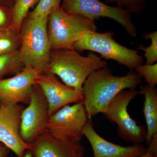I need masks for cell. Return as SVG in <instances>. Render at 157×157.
<instances>
[{
    "instance_id": "obj_11",
    "label": "cell",
    "mask_w": 157,
    "mask_h": 157,
    "mask_svg": "<svg viewBox=\"0 0 157 157\" xmlns=\"http://www.w3.org/2000/svg\"><path fill=\"white\" fill-rule=\"evenodd\" d=\"M38 73L25 67L13 77L0 80V106L28 104Z\"/></svg>"
},
{
    "instance_id": "obj_26",
    "label": "cell",
    "mask_w": 157,
    "mask_h": 157,
    "mask_svg": "<svg viewBox=\"0 0 157 157\" xmlns=\"http://www.w3.org/2000/svg\"><path fill=\"white\" fill-rule=\"evenodd\" d=\"M14 0H0V5L12 8Z\"/></svg>"
},
{
    "instance_id": "obj_20",
    "label": "cell",
    "mask_w": 157,
    "mask_h": 157,
    "mask_svg": "<svg viewBox=\"0 0 157 157\" xmlns=\"http://www.w3.org/2000/svg\"><path fill=\"white\" fill-rule=\"evenodd\" d=\"M142 36L145 40L150 39L151 44L148 47L140 46L139 49L144 52V56L146 59L145 65H152L157 62V31L143 34Z\"/></svg>"
},
{
    "instance_id": "obj_27",
    "label": "cell",
    "mask_w": 157,
    "mask_h": 157,
    "mask_svg": "<svg viewBox=\"0 0 157 157\" xmlns=\"http://www.w3.org/2000/svg\"><path fill=\"white\" fill-rule=\"evenodd\" d=\"M23 157H33L29 151H26L25 152Z\"/></svg>"
},
{
    "instance_id": "obj_19",
    "label": "cell",
    "mask_w": 157,
    "mask_h": 157,
    "mask_svg": "<svg viewBox=\"0 0 157 157\" xmlns=\"http://www.w3.org/2000/svg\"><path fill=\"white\" fill-rule=\"evenodd\" d=\"M62 0H39L35 8L29 12L27 16L32 18H39L48 16L56 7L61 6Z\"/></svg>"
},
{
    "instance_id": "obj_2",
    "label": "cell",
    "mask_w": 157,
    "mask_h": 157,
    "mask_svg": "<svg viewBox=\"0 0 157 157\" xmlns=\"http://www.w3.org/2000/svg\"><path fill=\"white\" fill-rule=\"evenodd\" d=\"M94 52L83 56L74 49H51L50 60L45 73L58 76L65 85L82 93L88 76L107 66V63Z\"/></svg>"
},
{
    "instance_id": "obj_7",
    "label": "cell",
    "mask_w": 157,
    "mask_h": 157,
    "mask_svg": "<svg viewBox=\"0 0 157 157\" xmlns=\"http://www.w3.org/2000/svg\"><path fill=\"white\" fill-rule=\"evenodd\" d=\"M61 8L66 13L79 14L92 20L107 17L121 25L130 36L137 35L131 13L119 6H109L100 0H62Z\"/></svg>"
},
{
    "instance_id": "obj_5",
    "label": "cell",
    "mask_w": 157,
    "mask_h": 157,
    "mask_svg": "<svg viewBox=\"0 0 157 157\" xmlns=\"http://www.w3.org/2000/svg\"><path fill=\"white\" fill-rule=\"evenodd\" d=\"M114 33L109 31L104 33L89 31L85 33L74 44L76 51L89 50L100 54L102 58L116 61L130 70H136L143 64L144 59L137 51L120 44L113 38Z\"/></svg>"
},
{
    "instance_id": "obj_16",
    "label": "cell",
    "mask_w": 157,
    "mask_h": 157,
    "mask_svg": "<svg viewBox=\"0 0 157 157\" xmlns=\"http://www.w3.org/2000/svg\"><path fill=\"white\" fill-rule=\"evenodd\" d=\"M20 31L10 26L0 30V55L18 51L21 45Z\"/></svg>"
},
{
    "instance_id": "obj_17",
    "label": "cell",
    "mask_w": 157,
    "mask_h": 157,
    "mask_svg": "<svg viewBox=\"0 0 157 157\" xmlns=\"http://www.w3.org/2000/svg\"><path fill=\"white\" fill-rule=\"evenodd\" d=\"M24 68L19 51L0 55V80L7 75L14 76Z\"/></svg>"
},
{
    "instance_id": "obj_9",
    "label": "cell",
    "mask_w": 157,
    "mask_h": 157,
    "mask_svg": "<svg viewBox=\"0 0 157 157\" xmlns=\"http://www.w3.org/2000/svg\"><path fill=\"white\" fill-rule=\"evenodd\" d=\"M49 117L48 101L42 89L36 83L29 106L21 113L19 135L22 140L31 144L47 131Z\"/></svg>"
},
{
    "instance_id": "obj_12",
    "label": "cell",
    "mask_w": 157,
    "mask_h": 157,
    "mask_svg": "<svg viewBox=\"0 0 157 157\" xmlns=\"http://www.w3.org/2000/svg\"><path fill=\"white\" fill-rule=\"evenodd\" d=\"M36 83L42 89L47 99L50 115L64 106L83 100L82 93L63 84L54 74H38Z\"/></svg>"
},
{
    "instance_id": "obj_25",
    "label": "cell",
    "mask_w": 157,
    "mask_h": 157,
    "mask_svg": "<svg viewBox=\"0 0 157 157\" xmlns=\"http://www.w3.org/2000/svg\"><path fill=\"white\" fill-rule=\"evenodd\" d=\"M9 149L2 142H0V157H8Z\"/></svg>"
},
{
    "instance_id": "obj_14",
    "label": "cell",
    "mask_w": 157,
    "mask_h": 157,
    "mask_svg": "<svg viewBox=\"0 0 157 157\" xmlns=\"http://www.w3.org/2000/svg\"><path fill=\"white\" fill-rule=\"evenodd\" d=\"M82 132L91 145L94 157H138L148 149L140 144L124 147L109 142L95 132L91 119H89Z\"/></svg>"
},
{
    "instance_id": "obj_13",
    "label": "cell",
    "mask_w": 157,
    "mask_h": 157,
    "mask_svg": "<svg viewBox=\"0 0 157 157\" xmlns=\"http://www.w3.org/2000/svg\"><path fill=\"white\" fill-rule=\"evenodd\" d=\"M29 151L33 157H83L86 149L80 141L60 140L47 130L31 144Z\"/></svg>"
},
{
    "instance_id": "obj_6",
    "label": "cell",
    "mask_w": 157,
    "mask_h": 157,
    "mask_svg": "<svg viewBox=\"0 0 157 157\" xmlns=\"http://www.w3.org/2000/svg\"><path fill=\"white\" fill-rule=\"evenodd\" d=\"M139 94L135 89L123 90L118 94L103 113L109 121L117 124V134L123 140L133 144L145 140L147 130L130 117L128 106L130 101Z\"/></svg>"
},
{
    "instance_id": "obj_3",
    "label": "cell",
    "mask_w": 157,
    "mask_h": 157,
    "mask_svg": "<svg viewBox=\"0 0 157 157\" xmlns=\"http://www.w3.org/2000/svg\"><path fill=\"white\" fill-rule=\"evenodd\" d=\"M48 16H27L21 26V45L19 52L25 67L38 74L45 73L50 60L51 48L47 31Z\"/></svg>"
},
{
    "instance_id": "obj_24",
    "label": "cell",
    "mask_w": 157,
    "mask_h": 157,
    "mask_svg": "<svg viewBox=\"0 0 157 157\" xmlns=\"http://www.w3.org/2000/svg\"><path fill=\"white\" fill-rule=\"evenodd\" d=\"M138 157H157V133L154 135L146 153Z\"/></svg>"
},
{
    "instance_id": "obj_8",
    "label": "cell",
    "mask_w": 157,
    "mask_h": 157,
    "mask_svg": "<svg viewBox=\"0 0 157 157\" xmlns=\"http://www.w3.org/2000/svg\"><path fill=\"white\" fill-rule=\"evenodd\" d=\"M89 118L83 100L64 106L50 115L48 130L55 137L69 141H80Z\"/></svg>"
},
{
    "instance_id": "obj_4",
    "label": "cell",
    "mask_w": 157,
    "mask_h": 157,
    "mask_svg": "<svg viewBox=\"0 0 157 157\" xmlns=\"http://www.w3.org/2000/svg\"><path fill=\"white\" fill-rule=\"evenodd\" d=\"M97 30L94 21L79 14H68L61 6L54 9L47 18L51 49H74V44L85 33Z\"/></svg>"
},
{
    "instance_id": "obj_22",
    "label": "cell",
    "mask_w": 157,
    "mask_h": 157,
    "mask_svg": "<svg viewBox=\"0 0 157 157\" xmlns=\"http://www.w3.org/2000/svg\"><path fill=\"white\" fill-rule=\"evenodd\" d=\"M135 70L144 78L147 85L150 87H155L157 84V63L152 65H141Z\"/></svg>"
},
{
    "instance_id": "obj_18",
    "label": "cell",
    "mask_w": 157,
    "mask_h": 157,
    "mask_svg": "<svg viewBox=\"0 0 157 157\" xmlns=\"http://www.w3.org/2000/svg\"><path fill=\"white\" fill-rule=\"evenodd\" d=\"M38 0H14L12 7L13 20L11 26L20 30L21 26L25 19L30 9L35 5Z\"/></svg>"
},
{
    "instance_id": "obj_15",
    "label": "cell",
    "mask_w": 157,
    "mask_h": 157,
    "mask_svg": "<svg viewBox=\"0 0 157 157\" xmlns=\"http://www.w3.org/2000/svg\"><path fill=\"white\" fill-rule=\"evenodd\" d=\"M140 88L139 94L144 96L143 112L147 126L145 141L148 146L154 135L157 133V90L147 84Z\"/></svg>"
},
{
    "instance_id": "obj_23",
    "label": "cell",
    "mask_w": 157,
    "mask_h": 157,
    "mask_svg": "<svg viewBox=\"0 0 157 157\" xmlns=\"http://www.w3.org/2000/svg\"><path fill=\"white\" fill-rule=\"evenodd\" d=\"M13 20L12 8L0 5V30L10 27Z\"/></svg>"
},
{
    "instance_id": "obj_21",
    "label": "cell",
    "mask_w": 157,
    "mask_h": 157,
    "mask_svg": "<svg viewBox=\"0 0 157 157\" xmlns=\"http://www.w3.org/2000/svg\"><path fill=\"white\" fill-rule=\"evenodd\" d=\"M106 3H113L131 13L142 14L148 0H104Z\"/></svg>"
},
{
    "instance_id": "obj_1",
    "label": "cell",
    "mask_w": 157,
    "mask_h": 157,
    "mask_svg": "<svg viewBox=\"0 0 157 157\" xmlns=\"http://www.w3.org/2000/svg\"><path fill=\"white\" fill-rule=\"evenodd\" d=\"M136 71L124 76H115L107 66L88 76L82 87L83 103L89 119L105 111L111 100L121 91L134 89L143 82Z\"/></svg>"
},
{
    "instance_id": "obj_10",
    "label": "cell",
    "mask_w": 157,
    "mask_h": 157,
    "mask_svg": "<svg viewBox=\"0 0 157 157\" xmlns=\"http://www.w3.org/2000/svg\"><path fill=\"white\" fill-rule=\"evenodd\" d=\"M24 107L21 104L0 106V142L14 152L17 157H23L30 149L19 135L21 113Z\"/></svg>"
}]
</instances>
